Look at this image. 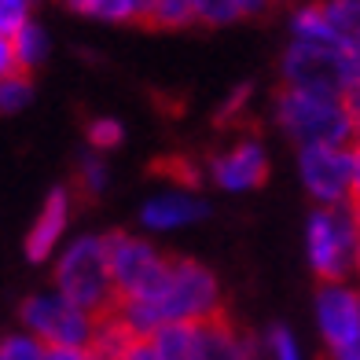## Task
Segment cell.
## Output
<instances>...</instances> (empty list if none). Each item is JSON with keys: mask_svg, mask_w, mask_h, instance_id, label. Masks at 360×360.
I'll return each instance as SVG.
<instances>
[{"mask_svg": "<svg viewBox=\"0 0 360 360\" xmlns=\"http://www.w3.org/2000/svg\"><path fill=\"white\" fill-rule=\"evenodd\" d=\"M155 173H166L176 188H184V191H199L206 184V166H199V162H191V158H166V162H158Z\"/></svg>", "mask_w": 360, "mask_h": 360, "instance_id": "cb8c5ba5", "label": "cell"}, {"mask_svg": "<svg viewBox=\"0 0 360 360\" xmlns=\"http://www.w3.org/2000/svg\"><path fill=\"white\" fill-rule=\"evenodd\" d=\"M70 210H74V184L48 188L37 217L26 232V261L44 265V261L59 257V250L67 247L63 239H67V228H70Z\"/></svg>", "mask_w": 360, "mask_h": 360, "instance_id": "8fae6325", "label": "cell"}, {"mask_svg": "<svg viewBox=\"0 0 360 360\" xmlns=\"http://www.w3.org/2000/svg\"><path fill=\"white\" fill-rule=\"evenodd\" d=\"M11 48H15V63H19V74H30V77H34V70L44 67L48 52H52V41H48V30L34 19V22H26L19 34L11 37Z\"/></svg>", "mask_w": 360, "mask_h": 360, "instance_id": "2e32d148", "label": "cell"}, {"mask_svg": "<svg viewBox=\"0 0 360 360\" xmlns=\"http://www.w3.org/2000/svg\"><path fill=\"white\" fill-rule=\"evenodd\" d=\"M19 327L30 331L34 338H41L48 349H59V346H92L100 320L89 316L85 309L70 305L63 294L41 290V294L22 298V305H19Z\"/></svg>", "mask_w": 360, "mask_h": 360, "instance_id": "52a82bcc", "label": "cell"}, {"mask_svg": "<svg viewBox=\"0 0 360 360\" xmlns=\"http://www.w3.org/2000/svg\"><path fill=\"white\" fill-rule=\"evenodd\" d=\"M353 276H356V283H360V254H356V272Z\"/></svg>", "mask_w": 360, "mask_h": 360, "instance_id": "e575fe53", "label": "cell"}, {"mask_svg": "<svg viewBox=\"0 0 360 360\" xmlns=\"http://www.w3.org/2000/svg\"><path fill=\"white\" fill-rule=\"evenodd\" d=\"M34 103V77L30 74H11L0 81V114H19Z\"/></svg>", "mask_w": 360, "mask_h": 360, "instance_id": "603a6c76", "label": "cell"}, {"mask_svg": "<svg viewBox=\"0 0 360 360\" xmlns=\"http://www.w3.org/2000/svg\"><path fill=\"white\" fill-rule=\"evenodd\" d=\"M353 217H356V224H360V202H353Z\"/></svg>", "mask_w": 360, "mask_h": 360, "instance_id": "836d02e7", "label": "cell"}, {"mask_svg": "<svg viewBox=\"0 0 360 360\" xmlns=\"http://www.w3.org/2000/svg\"><path fill=\"white\" fill-rule=\"evenodd\" d=\"M169 265H173V257L162 254L151 239L129 236V232L110 236V276H114L118 305L151 302L162 290V283H166Z\"/></svg>", "mask_w": 360, "mask_h": 360, "instance_id": "8992f818", "label": "cell"}, {"mask_svg": "<svg viewBox=\"0 0 360 360\" xmlns=\"http://www.w3.org/2000/svg\"><path fill=\"white\" fill-rule=\"evenodd\" d=\"M261 353H265V360H305L302 342H298V335H294L287 323H272L269 327L265 338H261Z\"/></svg>", "mask_w": 360, "mask_h": 360, "instance_id": "d6986e66", "label": "cell"}, {"mask_svg": "<svg viewBox=\"0 0 360 360\" xmlns=\"http://www.w3.org/2000/svg\"><path fill=\"white\" fill-rule=\"evenodd\" d=\"M199 338H202V323H166L147 338L158 360H195L199 356Z\"/></svg>", "mask_w": 360, "mask_h": 360, "instance_id": "9a60e30c", "label": "cell"}, {"mask_svg": "<svg viewBox=\"0 0 360 360\" xmlns=\"http://www.w3.org/2000/svg\"><path fill=\"white\" fill-rule=\"evenodd\" d=\"M0 360H48V346L30 331H4L0 335Z\"/></svg>", "mask_w": 360, "mask_h": 360, "instance_id": "44dd1931", "label": "cell"}, {"mask_svg": "<svg viewBox=\"0 0 360 360\" xmlns=\"http://www.w3.org/2000/svg\"><path fill=\"white\" fill-rule=\"evenodd\" d=\"M298 180L313 206L342 210L353 206V158L349 147H302L298 151Z\"/></svg>", "mask_w": 360, "mask_h": 360, "instance_id": "ba28073f", "label": "cell"}, {"mask_svg": "<svg viewBox=\"0 0 360 360\" xmlns=\"http://www.w3.org/2000/svg\"><path fill=\"white\" fill-rule=\"evenodd\" d=\"M342 103H346V110H349V118H353V125H356V136H360V77L349 85V92L342 96Z\"/></svg>", "mask_w": 360, "mask_h": 360, "instance_id": "f546056e", "label": "cell"}, {"mask_svg": "<svg viewBox=\"0 0 360 360\" xmlns=\"http://www.w3.org/2000/svg\"><path fill=\"white\" fill-rule=\"evenodd\" d=\"M118 313L136 331V338H151L166 323H210L224 316V294L214 269L195 257H173L169 276L155 298L118 305Z\"/></svg>", "mask_w": 360, "mask_h": 360, "instance_id": "6da1fadb", "label": "cell"}, {"mask_svg": "<svg viewBox=\"0 0 360 360\" xmlns=\"http://www.w3.org/2000/svg\"><path fill=\"white\" fill-rule=\"evenodd\" d=\"M85 140H89V151L107 155V151H114V147H122L125 125H122L118 118H110V114H103V118H92V122L85 125Z\"/></svg>", "mask_w": 360, "mask_h": 360, "instance_id": "7402d4cb", "label": "cell"}, {"mask_svg": "<svg viewBox=\"0 0 360 360\" xmlns=\"http://www.w3.org/2000/svg\"><path fill=\"white\" fill-rule=\"evenodd\" d=\"M195 360H257V342L247 331H239L228 316H217L202 323L199 356Z\"/></svg>", "mask_w": 360, "mask_h": 360, "instance_id": "4fadbf2b", "label": "cell"}, {"mask_svg": "<svg viewBox=\"0 0 360 360\" xmlns=\"http://www.w3.org/2000/svg\"><path fill=\"white\" fill-rule=\"evenodd\" d=\"M19 74V63H15V48H11V37L0 34V81Z\"/></svg>", "mask_w": 360, "mask_h": 360, "instance_id": "f1b7e54d", "label": "cell"}, {"mask_svg": "<svg viewBox=\"0 0 360 360\" xmlns=\"http://www.w3.org/2000/svg\"><path fill=\"white\" fill-rule=\"evenodd\" d=\"M210 217V206L199 191H184V188H169V191H158L143 202L140 210V221L147 232H180V228H191Z\"/></svg>", "mask_w": 360, "mask_h": 360, "instance_id": "7c38bea8", "label": "cell"}, {"mask_svg": "<svg viewBox=\"0 0 360 360\" xmlns=\"http://www.w3.org/2000/svg\"><path fill=\"white\" fill-rule=\"evenodd\" d=\"M191 8H195V22L199 26H228V22L243 19L236 0H191Z\"/></svg>", "mask_w": 360, "mask_h": 360, "instance_id": "d4e9b609", "label": "cell"}, {"mask_svg": "<svg viewBox=\"0 0 360 360\" xmlns=\"http://www.w3.org/2000/svg\"><path fill=\"white\" fill-rule=\"evenodd\" d=\"M349 158H353V195H356V202H360V136L349 143Z\"/></svg>", "mask_w": 360, "mask_h": 360, "instance_id": "d6a6232c", "label": "cell"}, {"mask_svg": "<svg viewBox=\"0 0 360 360\" xmlns=\"http://www.w3.org/2000/svg\"><path fill=\"white\" fill-rule=\"evenodd\" d=\"M56 4L96 22H147L155 0H56Z\"/></svg>", "mask_w": 360, "mask_h": 360, "instance_id": "5bb4252c", "label": "cell"}, {"mask_svg": "<svg viewBox=\"0 0 360 360\" xmlns=\"http://www.w3.org/2000/svg\"><path fill=\"white\" fill-rule=\"evenodd\" d=\"M338 41L360 56V0H320Z\"/></svg>", "mask_w": 360, "mask_h": 360, "instance_id": "e0dca14e", "label": "cell"}, {"mask_svg": "<svg viewBox=\"0 0 360 360\" xmlns=\"http://www.w3.org/2000/svg\"><path fill=\"white\" fill-rule=\"evenodd\" d=\"M77 188L81 195H89V199H100L107 191V180H110V166H107V155H96V151H85L77 158Z\"/></svg>", "mask_w": 360, "mask_h": 360, "instance_id": "ac0fdd59", "label": "cell"}, {"mask_svg": "<svg viewBox=\"0 0 360 360\" xmlns=\"http://www.w3.org/2000/svg\"><path fill=\"white\" fill-rule=\"evenodd\" d=\"M26 22H34V0H0V34L15 37Z\"/></svg>", "mask_w": 360, "mask_h": 360, "instance_id": "4316f807", "label": "cell"}, {"mask_svg": "<svg viewBox=\"0 0 360 360\" xmlns=\"http://www.w3.org/2000/svg\"><path fill=\"white\" fill-rule=\"evenodd\" d=\"M147 26H155V30H188V26H195L191 0H155Z\"/></svg>", "mask_w": 360, "mask_h": 360, "instance_id": "ffe728a7", "label": "cell"}, {"mask_svg": "<svg viewBox=\"0 0 360 360\" xmlns=\"http://www.w3.org/2000/svg\"><path fill=\"white\" fill-rule=\"evenodd\" d=\"M360 254V224L353 206L323 210L313 206L305 217V257L320 283H346L356 272Z\"/></svg>", "mask_w": 360, "mask_h": 360, "instance_id": "5b68a950", "label": "cell"}, {"mask_svg": "<svg viewBox=\"0 0 360 360\" xmlns=\"http://www.w3.org/2000/svg\"><path fill=\"white\" fill-rule=\"evenodd\" d=\"M56 294H63L70 305L85 309L89 316H107L118 309L110 276V236H77L56 257Z\"/></svg>", "mask_w": 360, "mask_h": 360, "instance_id": "7a4b0ae2", "label": "cell"}, {"mask_svg": "<svg viewBox=\"0 0 360 360\" xmlns=\"http://www.w3.org/2000/svg\"><path fill=\"white\" fill-rule=\"evenodd\" d=\"M280 77L287 89H305V92L342 100L360 77V56L346 44L290 41L280 56Z\"/></svg>", "mask_w": 360, "mask_h": 360, "instance_id": "277c9868", "label": "cell"}, {"mask_svg": "<svg viewBox=\"0 0 360 360\" xmlns=\"http://www.w3.org/2000/svg\"><path fill=\"white\" fill-rule=\"evenodd\" d=\"M122 360H158V353L151 349V342H147V338H140V342H136V346H133V349H129V353H125Z\"/></svg>", "mask_w": 360, "mask_h": 360, "instance_id": "1f68e13d", "label": "cell"}, {"mask_svg": "<svg viewBox=\"0 0 360 360\" xmlns=\"http://www.w3.org/2000/svg\"><path fill=\"white\" fill-rule=\"evenodd\" d=\"M316 331L327 353H342L360 342V283H320L313 298Z\"/></svg>", "mask_w": 360, "mask_h": 360, "instance_id": "9c48e42d", "label": "cell"}, {"mask_svg": "<svg viewBox=\"0 0 360 360\" xmlns=\"http://www.w3.org/2000/svg\"><path fill=\"white\" fill-rule=\"evenodd\" d=\"M239 11H243V19H254V15H265L272 8V0H236Z\"/></svg>", "mask_w": 360, "mask_h": 360, "instance_id": "4dcf8cb0", "label": "cell"}, {"mask_svg": "<svg viewBox=\"0 0 360 360\" xmlns=\"http://www.w3.org/2000/svg\"><path fill=\"white\" fill-rule=\"evenodd\" d=\"M250 100H254V81H243V85H236V89L221 100V107H217V125H236L243 114H247Z\"/></svg>", "mask_w": 360, "mask_h": 360, "instance_id": "484cf974", "label": "cell"}, {"mask_svg": "<svg viewBox=\"0 0 360 360\" xmlns=\"http://www.w3.org/2000/svg\"><path fill=\"white\" fill-rule=\"evenodd\" d=\"M269 173H272V162L257 136H239L236 143H228L224 151H217L206 162V180L228 195L257 191L269 180Z\"/></svg>", "mask_w": 360, "mask_h": 360, "instance_id": "30bf717a", "label": "cell"}, {"mask_svg": "<svg viewBox=\"0 0 360 360\" xmlns=\"http://www.w3.org/2000/svg\"><path fill=\"white\" fill-rule=\"evenodd\" d=\"M48 360H100L92 353V346H59L48 349Z\"/></svg>", "mask_w": 360, "mask_h": 360, "instance_id": "83f0119b", "label": "cell"}, {"mask_svg": "<svg viewBox=\"0 0 360 360\" xmlns=\"http://www.w3.org/2000/svg\"><path fill=\"white\" fill-rule=\"evenodd\" d=\"M272 122L276 129L298 147H349L356 140V125L349 110L335 96L305 92V89H280L272 96Z\"/></svg>", "mask_w": 360, "mask_h": 360, "instance_id": "3957f363", "label": "cell"}]
</instances>
